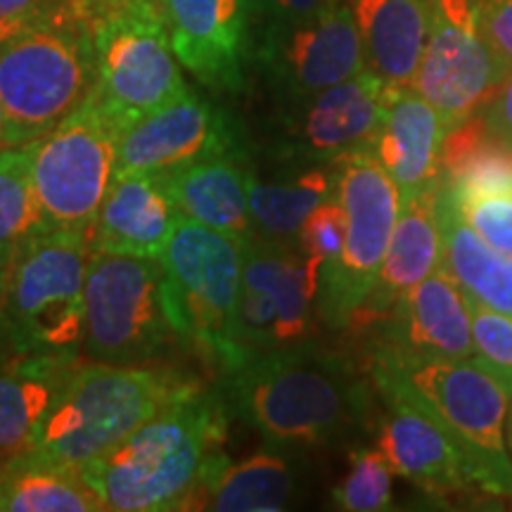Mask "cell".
Returning <instances> with one entry per match:
<instances>
[{"mask_svg": "<svg viewBox=\"0 0 512 512\" xmlns=\"http://www.w3.org/2000/svg\"><path fill=\"white\" fill-rule=\"evenodd\" d=\"M221 408L200 389L79 470L110 512L197 510L209 467L221 456Z\"/></svg>", "mask_w": 512, "mask_h": 512, "instance_id": "cell-1", "label": "cell"}, {"mask_svg": "<svg viewBox=\"0 0 512 512\" xmlns=\"http://www.w3.org/2000/svg\"><path fill=\"white\" fill-rule=\"evenodd\" d=\"M95 86L91 0H46L0 41L8 145L34 143L79 110Z\"/></svg>", "mask_w": 512, "mask_h": 512, "instance_id": "cell-2", "label": "cell"}, {"mask_svg": "<svg viewBox=\"0 0 512 512\" xmlns=\"http://www.w3.org/2000/svg\"><path fill=\"white\" fill-rule=\"evenodd\" d=\"M242 418L275 446H316L366 411V387L342 356L313 342L249 356L230 370Z\"/></svg>", "mask_w": 512, "mask_h": 512, "instance_id": "cell-3", "label": "cell"}, {"mask_svg": "<svg viewBox=\"0 0 512 512\" xmlns=\"http://www.w3.org/2000/svg\"><path fill=\"white\" fill-rule=\"evenodd\" d=\"M190 392H195L190 382L150 368V363L74 361L43 420L36 446L19 463L79 472Z\"/></svg>", "mask_w": 512, "mask_h": 512, "instance_id": "cell-4", "label": "cell"}, {"mask_svg": "<svg viewBox=\"0 0 512 512\" xmlns=\"http://www.w3.org/2000/svg\"><path fill=\"white\" fill-rule=\"evenodd\" d=\"M91 230H43L12 254L0 325L19 354L72 356L83 337Z\"/></svg>", "mask_w": 512, "mask_h": 512, "instance_id": "cell-5", "label": "cell"}, {"mask_svg": "<svg viewBox=\"0 0 512 512\" xmlns=\"http://www.w3.org/2000/svg\"><path fill=\"white\" fill-rule=\"evenodd\" d=\"M93 50L91 98L119 133L190 91L162 0H102L93 19Z\"/></svg>", "mask_w": 512, "mask_h": 512, "instance_id": "cell-6", "label": "cell"}, {"mask_svg": "<svg viewBox=\"0 0 512 512\" xmlns=\"http://www.w3.org/2000/svg\"><path fill=\"white\" fill-rule=\"evenodd\" d=\"M159 261L166 309L178 337L195 344L228 373L238 368L242 240L178 219Z\"/></svg>", "mask_w": 512, "mask_h": 512, "instance_id": "cell-7", "label": "cell"}, {"mask_svg": "<svg viewBox=\"0 0 512 512\" xmlns=\"http://www.w3.org/2000/svg\"><path fill=\"white\" fill-rule=\"evenodd\" d=\"M176 339L181 337L166 309L162 261L91 249L81 337L88 361L147 366Z\"/></svg>", "mask_w": 512, "mask_h": 512, "instance_id": "cell-8", "label": "cell"}, {"mask_svg": "<svg viewBox=\"0 0 512 512\" xmlns=\"http://www.w3.org/2000/svg\"><path fill=\"white\" fill-rule=\"evenodd\" d=\"M373 380L387 403L377 448L396 475L432 494L482 491L512 496V470L467 446L392 363L377 356Z\"/></svg>", "mask_w": 512, "mask_h": 512, "instance_id": "cell-9", "label": "cell"}, {"mask_svg": "<svg viewBox=\"0 0 512 512\" xmlns=\"http://www.w3.org/2000/svg\"><path fill=\"white\" fill-rule=\"evenodd\" d=\"M335 169V195L347 214V238L342 256L323 268L318 313L332 328H347L377 283L401 214V192L370 147L339 157Z\"/></svg>", "mask_w": 512, "mask_h": 512, "instance_id": "cell-10", "label": "cell"}, {"mask_svg": "<svg viewBox=\"0 0 512 512\" xmlns=\"http://www.w3.org/2000/svg\"><path fill=\"white\" fill-rule=\"evenodd\" d=\"M323 264L297 242L242 240L238 344L249 356L311 342Z\"/></svg>", "mask_w": 512, "mask_h": 512, "instance_id": "cell-11", "label": "cell"}, {"mask_svg": "<svg viewBox=\"0 0 512 512\" xmlns=\"http://www.w3.org/2000/svg\"><path fill=\"white\" fill-rule=\"evenodd\" d=\"M119 128L91 95L34 140V188L43 230H93L117 166Z\"/></svg>", "mask_w": 512, "mask_h": 512, "instance_id": "cell-12", "label": "cell"}, {"mask_svg": "<svg viewBox=\"0 0 512 512\" xmlns=\"http://www.w3.org/2000/svg\"><path fill=\"white\" fill-rule=\"evenodd\" d=\"M508 74L479 29L475 0H434L432 29L413 88L448 131L479 114Z\"/></svg>", "mask_w": 512, "mask_h": 512, "instance_id": "cell-13", "label": "cell"}, {"mask_svg": "<svg viewBox=\"0 0 512 512\" xmlns=\"http://www.w3.org/2000/svg\"><path fill=\"white\" fill-rule=\"evenodd\" d=\"M389 361L413 389L437 411L441 420L491 463L512 470L508 456V411L512 387L482 358H430Z\"/></svg>", "mask_w": 512, "mask_h": 512, "instance_id": "cell-14", "label": "cell"}, {"mask_svg": "<svg viewBox=\"0 0 512 512\" xmlns=\"http://www.w3.org/2000/svg\"><path fill=\"white\" fill-rule=\"evenodd\" d=\"M233 145L226 117L188 91L121 131L114 174H166L197 159L233 152Z\"/></svg>", "mask_w": 512, "mask_h": 512, "instance_id": "cell-15", "label": "cell"}, {"mask_svg": "<svg viewBox=\"0 0 512 512\" xmlns=\"http://www.w3.org/2000/svg\"><path fill=\"white\" fill-rule=\"evenodd\" d=\"M178 62L214 91H238L247 53V0H162Z\"/></svg>", "mask_w": 512, "mask_h": 512, "instance_id": "cell-16", "label": "cell"}, {"mask_svg": "<svg viewBox=\"0 0 512 512\" xmlns=\"http://www.w3.org/2000/svg\"><path fill=\"white\" fill-rule=\"evenodd\" d=\"M380 354L394 361L470 358L475 354L470 294L444 266L403 294L394 306L389 344Z\"/></svg>", "mask_w": 512, "mask_h": 512, "instance_id": "cell-17", "label": "cell"}, {"mask_svg": "<svg viewBox=\"0 0 512 512\" xmlns=\"http://www.w3.org/2000/svg\"><path fill=\"white\" fill-rule=\"evenodd\" d=\"M389 88L368 69L354 79L309 95L290 147L306 162H337L373 145L380 131Z\"/></svg>", "mask_w": 512, "mask_h": 512, "instance_id": "cell-18", "label": "cell"}, {"mask_svg": "<svg viewBox=\"0 0 512 512\" xmlns=\"http://www.w3.org/2000/svg\"><path fill=\"white\" fill-rule=\"evenodd\" d=\"M280 74L294 95H309L366 72L361 31L347 0L294 22L278 48Z\"/></svg>", "mask_w": 512, "mask_h": 512, "instance_id": "cell-19", "label": "cell"}, {"mask_svg": "<svg viewBox=\"0 0 512 512\" xmlns=\"http://www.w3.org/2000/svg\"><path fill=\"white\" fill-rule=\"evenodd\" d=\"M448 128L415 88H389L380 131L370 145L401 200L441 181V145Z\"/></svg>", "mask_w": 512, "mask_h": 512, "instance_id": "cell-20", "label": "cell"}, {"mask_svg": "<svg viewBox=\"0 0 512 512\" xmlns=\"http://www.w3.org/2000/svg\"><path fill=\"white\" fill-rule=\"evenodd\" d=\"M439 192L441 181L401 200V214L377 283L354 323H373L380 316H392L403 294L441 266L444 238L439 223Z\"/></svg>", "mask_w": 512, "mask_h": 512, "instance_id": "cell-21", "label": "cell"}, {"mask_svg": "<svg viewBox=\"0 0 512 512\" xmlns=\"http://www.w3.org/2000/svg\"><path fill=\"white\" fill-rule=\"evenodd\" d=\"M181 216L155 174H114L91 230V247L159 259Z\"/></svg>", "mask_w": 512, "mask_h": 512, "instance_id": "cell-22", "label": "cell"}, {"mask_svg": "<svg viewBox=\"0 0 512 512\" xmlns=\"http://www.w3.org/2000/svg\"><path fill=\"white\" fill-rule=\"evenodd\" d=\"M366 69L387 88H413L432 29L434 0H347Z\"/></svg>", "mask_w": 512, "mask_h": 512, "instance_id": "cell-23", "label": "cell"}, {"mask_svg": "<svg viewBox=\"0 0 512 512\" xmlns=\"http://www.w3.org/2000/svg\"><path fill=\"white\" fill-rule=\"evenodd\" d=\"M181 219L219 230L235 240L254 235L249 214L247 171L233 152L155 174Z\"/></svg>", "mask_w": 512, "mask_h": 512, "instance_id": "cell-24", "label": "cell"}, {"mask_svg": "<svg viewBox=\"0 0 512 512\" xmlns=\"http://www.w3.org/2000/svg\"><path fill=\"white\" fill-rule=\"evenodd\" d=\"M72 363V356L19 354L0 368V475L36 446Z\"/></svg>", "mask_w": 512, "mask_h": 512, "instance_id": "cell-25", "label": "cell"}, {"mask_svg": "<svg viewBox=\"0 0 512 512\" xmlns=\"http://www.w3.org/2000/svg\"><path fill=\"white\" fill-rule=\"evenodd\" d=\"M439 223L444 238L441 266L472 299L512 316V259L496 252L463 219L444 185L439 192Z\"/></svg>", "mask_w": 512, "mask_h": 512, "instance_id": "cell-26", "label": "cell"}, {"mask_svg": "<svg viewBox=\"0 0 512 512\" xmlns=\"http://www.w3.org/2000/svg\"><path fill=\"white\" fill-rule=\"evenodd\" d=\"M294 496V472L283 456L254 453L240 463L219 456L202 482L197 510L216 512H278Z\"/></svg>", "mask_w": 512, "mask_h": 512, "instance_id": "cell-27", "label": "cell"}, {"mask_svg": "<svg viewBox=\"0 0 512 512\" xmlns=\"http://www.w3.org/2000/svg\"><path fill=\"white\" fill-rule=\"evenodd\" d=\"M441 185L453 192H512V143L498 136L484 114H472L446 133Z\"/></svg>", "mask_w": 512, "mask_h": 512, "instance_id": "cell-28", "label": "cell"}, {"mask_svg": "<svg viewBox=\"0 0 512 512\" xmlns=\"http://www.w3.org/2000/svg\"><path fill=\"white\" fill-rule=\"evenodd\" d=\"M335 192V174L311 166L283 181H259L247 174L249 214L254 235L275 242H297L309 214Z\"/></svg>", "mask_w": 512, "mask_h": 512, "instance_id": "cell-29", "label": "cell"}, {"mask_svg": "<svg viewBox=\"0 0 512 512\" xmlns=\"http://www.w3.org/2000/svg\"><path fill=\"white\" fill-rule=\"evenodd\" d=\"M100 498L74 470L17 463L0 475V512H100Z\"/></svg>", "mask_w": 512, "mask_h": 512, "instance_id": "cell-30", "label": "cell"}, {"mask_svg": "<svg viewBox=\"0 0 512 512\" xmlns=\"http://www.w3.org/2000/svg\"><path fill=\"white\" fill-rule=\"evenodd\" d=\"M38 233L43 223L34 188V143L0 147V249L15 254Z\"/></svg>", "mask_w": 512, "mask_h": 512, "instance_id": "cell-31", "label": "cell"}, {"mask_svg": "<svg viewBox=\"0 0 512 512\" xmlns=\"http://www.w3.org/2000/svg\"><path fill=\"white\" fill-rule=\"evenodd\" d=\"M394 467L380 448H363L351 456L349 472L332 494V503L347 512H382L392 508Z\"/></svg>", "mask_w": 512, "mask_h": 512, "instance_id": "cell-32", "label": "cell"}, {"mask_svg": "<svg viewBox=\"0 0 512 512\" xmlns=\"http://www.w3.org/2000/svg\"><path fill=\"white\" fill-rule=\"evenodd\" d=\"M448 190V188H446ZM463 219L489 242L496 252L512 259V192H453Z\"/></svg>", "mask_w": 512, "mask_h": 512, "instance_id": "cell-33", "label": "cell"}, {"mask_svg": "<svg viewBox=\"0 0 512 512\" xmlns=\"http://www.w3.org/2000/svg\"><path fill=\"white\" fill-rule=\"evenodd\" d=\"M470 316L475 354L512 387V316L472 297Z\"/></svg>", "mask_w": 512, "mask_h": 512, "instance_id": "cell-34", "label": "cell"}, {"mask_svg": "<svg viewBox=\"0 0 512 512\" xmlns=\"http://www.w3.org/2000/svg\"><path fill=\"white\" fill-rule=\"evenodd\" d=\"M344 238H347V214H344L342 202L332 192L328 200L320 202L311 211L309 219L299 228L297 245L306 254L316 256L323 268H328L342 256Z\"/></svg>", "mask_w": 512, "mask_h": 512, "instance_id": "cell-35", "label": "cell"}, {"mask_svg": "<svg viewBox=\"0 0 512 512\" xmlns=\"http://www.w3.org/2000/svg\"><path fill=\"white\" fill-rule=\"evenodd\" d=\"M482 114L498 136L508 138L512 143V69L505 74V79L496 88V93L491 95V100L486 102Z\"/></svg>", "mask_w": 512, "mask_h": 512, "instance_id": "cell-36", "label": "cell"}, {"mask_svg": "<svg viewBox=\"0 0 512 512\" xmlns=\"http://www.w3.org/2000/svg\"><path fill=\"white\" fill-rule=\"evenodd\" d=\"M46 0H0V41L22 29Z\"/></svg>", "mask_w": 512, "mask_h": 512, "instance_id": "cell-37", "label": "cell"}, {"mask_svg": "<svg viewBox=\"0 0 512 512\" xmlns=\"http://www.w3.org/2000/svg\"><path fill=\"white\" fill-rule=\"evenodd\" d=\"M332 0H271V5L280 15L292 19V22H302V19L316 17L320 10H325Z\"/></svg>", "mask_w": 512, "mask_h": 512, "instance_id": "cell-38", "label": "cell"}, {"mask_svg": "<svg viewBox=\"0 0 512 512\" xmlns=\"http://www.w3.org/2000/svg\"><path fill=\"white\" fill-rule=\"evenodd\" d=\"M10 266H12V254L0 249V304H3L5 285H8V278H10Z\"/></svg>", "mask_w": 512, "mask_h": 512, "instance_id": "cell-39", "label": "cell"}, {"mask_svg": "<svg viewBox=\"0 0 512 512\" xmlns=\"http://www.w3.org/2000/svg\"><path fill=\"white\" fill-rule=\"evenodd\" d=\"M8 145V117H5L3 95H0V147Z\"/></svg>", "mask_w": 512, "mask_h": 512, "instance_id": "cell-40", "label": "cell"}, {"mask_svg": "<svg viewBox=\"0 0 512 512\" xmlns=\"http://www.w3.org/2000/svg\"><path fill=\"white\" fill-rule=\"evenodd\" d=\"M505 439H508V446L512 453V403H510V411H508V425H505Z\"/></svg>", "mask_w": 512, "mask_h": 512, "instance_id": "cell-41", "label": "cell"}]
</instances>
